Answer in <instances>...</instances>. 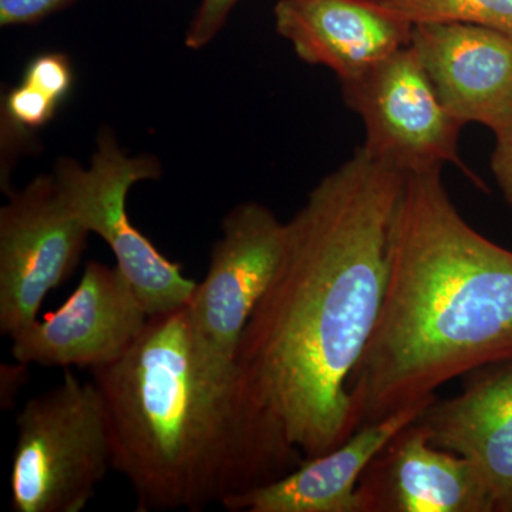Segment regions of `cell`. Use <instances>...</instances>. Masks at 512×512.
<instances>
[{"mask_svg": "<svg viewBox=\"0 0 512 512\" xmlns=\"http://www.w3.org/2000/svg\"><path fill=\"white\" fill-rule=\"evenodd\" d=\"M406 174L357 148L286 222L284 258L237 362L305 458L357 430L349 377L372 336L389 276Z\"/></svg>", "mask_w": 512, "mask_h": 512, "instance_id": "6da1fadb", "label": "cell"}, {"mask_svg": "<svg viewBox=\"0 0 512 512\" xmlns=\"http://www.w3.org/2000/svg\"><path fill=\"white\" fill-rule=\"evenodd\" d=\"M92 375L109 414L113 470L138 512H200L306 460L238 362L201 338L187 303L150 316L126 355Z\"/></svg>", "mask_w": 512, "mask_h": 512, "instance_id": "7a4b0ae2", "label": "cell"}, {"mask_svg": "<svg viewBox=\"0 0 512 512\" xmlns=\"http://www.w3.org/2000/svg\"><path fill=\"white\" fill-rule=\"evenodd\" d=\"M441 170L406 174L382 309L348 382L357 429L512 363V251L464 220Z\"/></svg>", "mask_w": 512, "mask_h": 512, "instance_id": "3957f363", "label": "cell"}, {"mask_svg": "<svg viewBox=\"0 0 512 512\" xmlns=\"http://www.w3.org/2000/svg\"><path fill=\"white\" fill-rule=\"evenodd\" d=\"M10 470L15 512H80L113 468L109 414L96 384L69 369L16 416Z\"/></svg>", "mask_w": 512, "mask_h": 512, "instance_id": "277c9868", "label": "cell"}, {"mask_svg": "<svg viewBox=\"0 0 512 512\" xmlns=\"http://www.w3.org/2000/svg\"><path fill=\"white\" fill-rule=\"evenodd\" d=\"M55 175L87 231L99 235L113 251L117 266L136 288L148 315L174 311L190 301L197 282L185 278L181 266L161 254L127 214L131 187L160 177L156 158L128 156L114 134L104 128L87 167L62 158Z\"/></svg>", "mask_w": 512, "mask_h": 512, "instance_id": "5b68a950", "label": "cell"}, {"mask_svg": "<svg viewBox=\"0 0 512 512\" xmlns=\"http://www.w3.org/2000/svg\"><path fill=\"white\" fill-rule=\"evenodd\" d=\"M340 84L349 109L365 124L362 147L370 156L404 174L453 164L483 187L458 153L464 124L446 109L412 46Z\"/></svg>", "mask_w": 512, "mask_h": 512, "instance_id": "8992f818", "label": "cell"}, {"mask_svg": "<svg viewBox=\"0 0 512 512\" xmlns=\"http://www.w3.org/2000/svg\"><path fill=\"white\" fill-rule=\"evenodd\" d=\"M90 232L56 175H37L0 210V332L12 338L39 319L47 293L70 278Z\"/></svg>", "mask_w": 512, "mask_h": 512, "instance_id": "52a82bcc", "label": "cell"}, {"mask_svg": "<svg viewBox=\"0 0 512 512\" xmlns=\"http://www.w3.org/2000/svg\"><path fill=\"white\" fill-rule=\"evenodd\" d=\"M146 306L119 266L87 262L82 279L57 311L12 336V355L25 365H113L146 328Z\"/></svg>", "mask_w": 512, "mask_h": 512, "instance_id": "ba28073f", "label": "cell"}, {"mask_svg": "<svg viewBox=\"0 0 512 512\" xmlns=\"http://www.w3.org/2000/svg\"><path fill=\"white\" fill-rule=\"evenodd\" d=\"M286 222L261 202L232 208L210 255L207 275L187 302L192 322L217 355L237 362L252 312L284 258Z\"/></svg>", "mask_w": 512, "mask_h": 512, "instance_id": "9c48e42d", "label": "cell"}, {"mask_svg": "<svg viewBox=\"0 0 512 512\" xmlns=\"http://www.w3.org/2000/svg\"><path fill=\"white\" fill-rule=\"evenodd\" d=\"M356 495L360 512H494L474 464L436 446L419 419L373 458Z\"/></svg>", "mask_w": 512, "mask_h": 512, "instance_id": "30bf717a", "label": "cell"}, {"mask_svg": "<svg viewBox=\"0 0 512 512\" xmlns=\"http://www.w3.org/2000/svg\"><path fill=\"white\" fill-rule=\"evenodd\" d=\"M410 46L446 109L491 131L512 116V39L463 23L413 25Z\"/></svg>", "mask_w": 512, "mask_h": 512, "instance_id": "8fae6325", "label": "cell"}, {"mask_svg": "<svg viewBox=\"0 0 512 512\" xmlns=\"http://www.w3.org/2000/svg\"><path fill=\"white\" fill-rule=\"evenodd\" d=\"M275 26L302 62L328 67L340 83L410 45L412 23L370 0H279Z\"/></svg>", "mask_w": 512, "mask_h": 512, "instance_id": "7c38bea8", "label": "cell"}, {"mask_svg": "<svg viewBox=\"0 0 512 512\" xmlns=\"http://www.w3.org/2000/svg\"><path fill=\"white\" fill-rule=\"evenodd\" d=\"M436 446L464 456L483 478L494 512H512V363L468 375L419 417Z\"/></svg>", "mask_w": 512, "mask_h": 512, "instance_id": "4fadbf2b", "label": "cell"}, {"mask_svg": "<svg viewBox=\"0 0 512 512\" xmlns=\"http://www.w3.org/2000/svg\"><path fill=\"white\" fill-rule=\"evenodd\" d=\"M436 399L365 424L328 453L306 458L274 483L228 498L221 507L231 512H360L356 490L367 466Z\"/></svg>", "mask_w": 512, "mask_h": 512, "instance_id": "5bb4252c", "label": "cell"}, {"mask_svg": "<svg viewBox=\"0 0 512 512\" xmlns=\"http://www.w3.org/2000/svg\"><path fill=\"white\" fill-rule=\"evenodd\" d=\"M384 6L412 25L463 23L512 39V0H383Z\"/></svg>", "mask_w": 512, "mask_h": 512, "instance_id": "9a60e30c", "label": "cell"}, {"mask_svg": "<svg viewBox=\"0 0 512 512\" xmlns=\"http://www.w3.org/2000/svg\"><path fill=\"white\" fill-rule=\"evenodd\" d=\"M60 103L42 90L23 82L5 97L2 116V138L6 146L18 147L20 138L40 130L56 116Z\"/></svg>", "mask_w": 512, "mask_h": 512, "instance_id": "2e32d148", "label": "cell"}, {"mask_svg": "<svg viewBox=\"0 0 512 512\" xmlns=\"http://www.w3.org/2000/svg\"><path fill=\"white\" fill-rule=\"evenodd\" d=\"M23 82L32 84L62 104L72 92L74 72L69 57L59 52L42 53L30 60Z\"/></svg>", "mask_w": 512, "mask_h": 512, "instance_id": "e0dca14e", "label": "cell"}, {"mask_svg": "<svg viewBox=\"0 0 512 512\" xmlns=\"http://www.w3.org/2000/svg\"><path fill=\"white\" fill-rule=\"evenodd\" d=\"M238 0H201L185 35V45L200 50L215 39Z\"/></svg>", "mask_w": 512, "mask_h": 512, "instance_id": "ac0fdd59", "label": "cell"}, {"mask_svg": "<svg viewBox=\"0 0 512 512\" xmlns=\"http://www.w3.org/2000/svg\"><path fill=\"white\" fill-rule=\"evenodd\" d=\"M73 0H0V25H33L66 8Z\"/></svg>", "mask_w": 512, "mask_h": 512, "instance_id": "d6986e66", "label": "cell"}, {"mask_svg": "<svg viewBox=\"0 0 512 512\" xmlns=\"http://www.w3.org/2000/svg\"><path fill=\"white\" fill-rule=\"evenodd\" d=\"M494 137L491 171L505 202L512 208V116L494 131Z\"/></svg>", "mask_w": 512, "mask_h": 512, "instance_id": "ffe728a7", "label": "cell"}, {"mask_svg": "<svg viewBox=\"0 0 512 512\" xmlns=\"http://www.w3.org/2000/svg\"><path fill=\"white\" fill-rule=\"evenodd\" d=\"M25 363L18 362V366H2V406H12L13 397L19 392L22 384H25L26 370Z\"/></svg>", "mask_w": 512, "mask_h": 512, "instance_id": "44dd1931", "label": "cell"}, {"mask_svg": "<svg viewBox=\"0 0 512 512\" xmlns=\"http://www.w3.org/2000/svg\"><path fill=\"white\" fill-rule=\"evenodd\" d=\"M370 2H383V0H370Z\"/></svg>", "mask_w": 512, "mask_h": 512, "instance_id": "7402d4cb", "label": "cell"}]
</instances>
